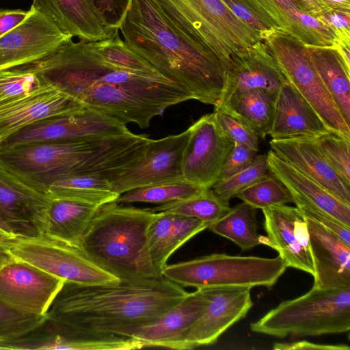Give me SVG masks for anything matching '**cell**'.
<instances>
[{"label":"cell","mask_w":350,"mask_h":350,"mask_svg":"<svg viewBox=\"0 0 350 350\" xmlns=\"http://www.w3.org/2000/svg\"><path fill=\"white\" fill-rule=\"evenodd\" d=\"M306 46L324 87L350 126V68L334 46Z\"/></svg>","instance_id":"f1b7e54d"},{"label":"cell","mask_w":350,"mask_h":350,"mask_svg":"<svg viewBox=\"0 0 350 350\" xmlns=\"http://www.w3.org/2000/svg\"><path fill=\"white\" fill-rule=\"evenodd\" d=\"M236 196L256 209L293 202L289 191L270 172L240 191Z\"/></svg>","instance_id":"74e56055"},{"label":"cell","mask_w":350,"mask_h":350,"mask_svg":"<svg viewBox=\"0 0 350 350\" xmlns=\"http://www.w3.org/2000/svg\"><path fill=\"white\" fill-rule=\"evenodd\" d=\"M31 8L79 41L108 39L118 31L107 23L90 0H33Z\"/></svg>","instance_id":"44dd1931"},{"label":"cell","mask_w":350,"mask_h":350,"mask_svg":"<svg viewBox=\"0 0 350 350\" xmlns=\"http://www.w3.org/2000/svg\"><path fill=\"white\" fill-rule=\"evenodd\" d=\"M315 140L328 163L350 183V140L333 132L317 137Z\"/></svg>","instance_id":"60d3db41"},{"label":"cell","mask_w":350,"mask_h":350,"mask_svg":"<svg viewBox=\"0 0 350 350\" xmlns=\"http://www.w3.org/2000/svg\"><path fill=\"white\" fill-rule=\"evenodd\" d=\"M332 132L301 94L286 82L278 94L271 139L313 137Z\"/></svg>","instance_id":"d4e9b609"},{"label":"cell","mask_w":350,"mask_h":350,"mask_svg":"<svg viewBox=\"0 0 350 350\" xmlns=\"http://www.w3.org/2000/svg\"><path fill=\"white\" fill-rule=\"evenodd\" d=\"M280 26L282 31L298 39L306 46H334V32L312 17L298 0H258Z\"/></svg>","instance_id":"4316f807"},{"label":"cell","mask_w":350,"mask_h":350,"mask_svg":"<svg viewBox=\"0 0 350 350\" xmlns=\"http://www.w3.org/2000/svg\"><path fill=\"white\" fill-rule=\"evenodd\" d=\"M189 136L188 128L180 134L150 139L142 157L111 180L114 191L120 195L138 187L184 180L181 163Z\"/></svg>","instance_id":"e0dca14e"},{"label":"cell","mask_w":350,"mask_h":350,"mask_svg":"<svg viewBox=\"0 0 350 350\" xmlns=\"http://www.w3.org/2000/svg\"><path fill=\"white\" fill-rule=\"evenodd\" d=\"M269 172L293 197L306 200L350 227V206L343 203L316 181L270 150L267 153Z\"/></svg>","instance_id":"484cf974"},{"label":"cell","mask_w":350,"mask_h":350,"mask_svg":"<svg viewBox=\"0 0 350 350\" xmlns=\"http://www.w3.org/2000/svg\"><path fill=\"white\" fill-rule=\"evenodd\" d=\"M293 200L296 206L306 218L313 220L332 231L350 245V227L306 200L297 197H293Z\"/></svg>","instance_id":"bcb514c9"},{"label":"cell","mask_w":350,"mask_h":350,"mask_svg":"<svg viewBox=\"0 0 350 350\" xmlns=\"http://www.w3.org/2000/svg\"><path fill=\"white\" fill-rule=\"evenodd\" d=\"M267 234L264 245L276 250L287 267L314 276L307 219L296 206L286 204L262 209Z\"/></svg>","instance_id":"d6986e66"},{"label":"cell","mask_w":350,"mask_h":350,"mask_svg":"<svg viewBox=\"0 0 350 350\" xmlns=\"http://www.w3.org/2000/svg\"><path fill=\"white\" fill-rule=\"evenodd\" d=\"M131 133L124 123L85 107L76 113L51 118L27 126L5 138L0 148L42 142L112 137Z\"/></svg>","instance_id":"8fae6325"},{"label":"cell","mask_w":350,"mask_h":350,"mask_svg":"<svg viewBox=\"0 0 350 350\" xmlns=\"http://www.w3.org/2000/svg\"><path fill=\"white\" fill-rule=\"evenodd\" d=\"M189 129L182 158L183 177L211 188L217 180L234 142L222 129L215 111L202 116Z\"/></svg>","instance_id":"7c38bea8"},{"label":"cell","mask_w":350,"mask_h":350,"mask_svg":"<svg viewBox=\"0 0 350 350\" xmlns=\"http://www.w3.org/2000/svg\"><path fill=\"white\" fill-rule=\"evenodd\" d=\"M256 155L254 150L234 143L217 181L226 180L239 172L248 165Z\"/></svg>","instance_id":"7dc6e473"},{"label":"cell","mask_w":350,"mask_h":350,"mask_svg":"<svg viewBox=\"0 0 350 350\" xmlns=\"http://www.w3.org/2000/svg\"><path fill=\"white\" fill-rule=\"evenodd\" d=\"M84 108L77 100L40 81L27 93L0 100V144L8 136L27 126L43 120L76 113Z\"/></svg>","instance_id":"ac0fdd59"},{"label":"cell","mask_w":350,"mask_h":350,"mask_svg":"<svg viewBox=\"0 0 350 350\" xmlns=\"http://www.w3.org/2000/svg\"><path fill=\"white\" fill-rule=\"evenodd\" d=\"M88 44L102 59L116 67L136 74L164 76L121 39L119 30L110 38Z\"/></svg>","instance_id":"d590c367"},{"label":"cell","mask_w":350,"mask_h":350,"mask_svg":"<svg viewBox=\"0 0 350 350\" xmlns=\"http://www.w3.org/2000/svg\"><path fill=\"white\" fill-rule=\"evenodd\" d=\"M7 249L12 257L67 282L92 285L121 280L95 263L81 247L44 234L36 237H16L7 245Z\"/></svg>","instance_id":"30bf717a"},{"label":"cell","mask_w":350,"mask_h":350,"mask_svg":"<svg viewBox=\"0 0 350 350\" xmlns=\"http://www.w3.org/2000/svg\"><path fill=\"white\" fill-rule=\"evenodd\" d=\"M328 9L350 10V0H319Z\"/></svg>","instance_id":"11a10c76"},{"label":"cell","mask_w":350,"mask_h":350,"mask_svg":"<svg viewBox=\"0 0 350 350\" xmlns=\"http://www.w3.org/2000/svg\"><path fill=\"white\" fill-rule=\"evenodd\" d=\"M269 172L267 154H257L248 165L228 178L215 182L211 189L218 198L229 202L240 191Z\"/></svg>","instance_id":"f35d334b"},{"label":"cell","mask_w":350,"mask_h":350,"mask_svg":"<svg viewBox=\"0 0 350 350\" xmlns=\"http://www.w3.org/2000/svg\"><path fill=\"white\" fill-rule=\"evenodd\" d=\"M51 198H68L96 206L114 202L119 196L111 181L96 176H74L58 180L47 188Z\"/></svg>","instance_id":"1f68e13d"},{"label":"cell","mask_w":350,"mask_h":350,"mask_svg":"<svg viewBox=\"0 0 350 350\" xmlns=\"http://www.w3.org/2000/svg\"><path fill=\"white\" fill-rule=\"evenodd\" d=\"M24 67L85 107L141 129L149 126L150 120L169 107L192 99L166 77L136 74L110 64L86 42L72 40Z\"/></svg>","instance_id":"6da1fadb"},{"label":"cell","mask_w":350,"mask_h":350,"mask_svg":"<svg viewBox=\"0 0 350 350\" xmlns=\"http://www.w3.org/2000/svg\"><path fill=\"white\" fill-rule=\"evenodd\" d=\"M142 348L141 343L132 338H66L43 329L25 346L26 349L43 350H131Z\"/></svg>","instance_id":"d6a6232c"},{"label":"cell","mask_w":350,"mask_h":350,"mask_svg":"<svg viewBox=\"0 0 350 350\" xmlns=\"http://www.w3.org/2000/svg\"><path fill=\"white\" fill-rule=\"evenodd\" d=\"M25 19L0 38V70L29 66L49 56L72 37L31 7Z\"/></svg>","instance_id":"5bb4252c"},{"label":"cell","mask_w":350,"mask_h":350,"mask_svg":"<svg viewBox=\"0 0 350 350\" xmlns=\"http://www.w3.org/2000/svg\"><path fill=\"white\" fill-rule=\"evenodd\" d=\"M207 228L208 225L200 219L174 214L172 226L163 250V260L167 262L177 249Z\"/></svg>","instance_id":"7bdbcfd3"},{"label":"cell","mask_w":350,"mask_h":350,"mask_svg":"<svg viewBox=\"0 0 350 350\" xmlns=\"http://www.w3.org/2000/svg\"><path fill=\"white\" fill-rule=\"evenodd\" d=\"M315 18L332 29L338 40H350V10L325 8Z\"/></svg>","instance_id":"c3c4849f"},{"label":"cell","mask_w":350,"mask_h":350,"mask_svg":"<svg viewBox=\"0 0 350 350\" xmlns=\"http://www.w3.org/2000/svg\"><path fill=\"white\" fill-rule=\"evenodd\" d=\"M51 198L0 164V219L16 237L44 234Z\"/></svg>","instance_id":"2e32d148"},{"label":"cell","mask_w":350,"mask_h":350,"mask_svg":"<svg viewBox=\"0 0 350 350\" xmlns=\"http://www.w3.org/2000/svg\"><path fill=\"white\" fill-rule=\"evenodd\" d=\"M206 189L185 180L166 182L130 189L120 194L114 202L118 204L145 202L159 205L191 198Z\"/></svg>","instance_id":"836d02e7"},{"label":"cell","mask_w":350,"mask_h":350,"mask_svg":"<svg viewBox=\"0 0 350 350\" xmlns=\"http://www.w3.org/2000/svg\"><path fill=\"white\" fill-rule=\"evenodd\" d=\"M206 298L201 288L187 295L154 322L142 327L131 338L144 347L176 349L183 335L204 311Z\"/></svg>","instance_id":"cb8c5ba5"},{"label":"cell","mask_w":350,"mask_h":350,"mask_svg":"<svg viewBox=\"0 0 350 350\" xmlns=\"http://www.w3.org/2000/svg\"><path fill=\"white\" fill-rule=\"evenodd\" d=\"M149 209L154 213L163 212L196 218L206 223L208 226L230 209L226 202L213 192L211 188L191 198L159 204Z\"/></svg>","instance_id":"e575fe53"},{"label":"cell","mask_w":350,"mask_h":350,"mask_svg":"<svg viewBox=\"0 0 350 350\" xmlns=\"http://www.w3.org/2000/svg\"><path fill=\"white\" fill-rule=\"evenodd\" d=\"M64 282L12 257L0 266V301L21 313L46 315Z\"/></svg>","instance_id":"4fadbf2b"},{"label":"cell","mask_w":350,"mask_h":350,"mask_svg":"<svg viewBox=\"0 0 350 350\" xmlns=\"http://www.w3.org/2000/svg\"><path fill=\"white\" fill-rule=\"evenodd\" d=\"M118 30L133 51L192 99L219 105L227 70L211 51L178 29L155 0H131Z\"/></svg>","instance_id":"3957f363"},{"label":"cell","mask_w":350,"mask_h":350,"mask_svg":"<svg viewBox=\"0 0 350 350\" xmlns=\"http://www.w3.org/2000/svg\"><path fill=\"white\" fill-rule=\"evenodd\" d=\"M0 349H5L3 345H0Z\"/></svg>","instance_id":"6f0895ef"},{"label":"cell","mask_w":350,"mask_h":350,"mask_svg":"<svg viewBox=\"0 0 350 350\" xmlns=\"http://www.w3.org/2000/svg\"><path fill=\"white\" fill-rule=\"evenodd\" d=\"M149 139L131 133L0 148V164L47 193L53 183L74 176H96L111 181L142 157Z\"/></svg>","instance_id":"277c9868"},{"label":"cell","mask_w":350,"mask_h":350,"mask_svg":"<svg viewBox=\"0 0 350 350\" xmlns=\"http://www.w3.org/2000/svg\"><path fill=\"white\" fill-rule=\"evenodd\" d=\"M233 14L256 31L261 40L280 26L258 0H221Z\"/></svg>","instance_id":"ab89813d"},{"label":"cell","mask_w":350,"mask_h":350,"mask_svg":"<svg viewBox=\"0 0 350 350\" xmlns=\"http://www.w3.org/2000/svg\"><path fill=\"white\" fill-rule=\"evenodd\" d=\"M273 349L277 350H301V349H320V350H349L346 345H321L306 340L290 343H275Z\"/></svg>","instance_id":"816d5d0a"},{"label":"cell","mask_w":350,"mask_h":350,"mask_svg":"<svg viewBox=\"0 0 350 350\" xmlns=\"http://www.w3.org/2000/svg\"><path fill=\"white\" fill-rule=\"evenodd\" d=\"M39 83L36 76L24 68L0 70V100L27 93Z\"/></svg>","instance_id":"ee69618b"},{"label":"cell","mask_w":350,"mask_h":350,"mask_svg":"<svg viewBox=\"0 0 350 350\" xmlns=\"http://www.w3.org/2000/svg\"><path fill=\"white\" fill-rule=\"evenodd\" d=\"M306 219L315 269L313 286H350V245L313 220Z\"/></svg>","instance_id":"7402d4cb"},{"label":"cell","mask_w":350,"mask_h":350,"mask_svg":"<svg viewBox=\"0 0 350 350\" xmlns=\"http://www.w3.org/2000/svg\"><path fill=\"white\" fill-rule=\"evenodd\" d=\"M169 19L228 72L261 38L221 0H155Z\"/></svg>","instance_id":"8992f818"},{"label":"cell","mask_w":350,"mask_h":350,"mask_svg":"<svg viewBox=\"0 0 350 350\" xmlns=\"http://www.w3.org/2000/svg\"><path fill=\"white\" fill-rule=\"evenodd\" d=\"M287 81L263 41H259L227 72L226 86L219 105L252 89H265L278 94Z\"/></svg>","instance_id":"603a6c76"},{"label":"cell","mask_w":350,"mask_h":350,"mask_svg":"<svg viewBox=\"0 0 350 350\" xmlns=\"http://www.w3.org/2000/svg\"><path fill=\"white\" fill-rule=\"evenodd\" d=\"M188 293L163 276L92 285L65 281L42 328L66 338H131Z\"/></svg>","instance_id":"7a4b0ae2"},{"label":"cell","mask_w":350,"mask_h":350,"mask_svg":"<svg viewBox=\"0 0 350 350\" xmlns=\"http://www.w3.org/2000/svg\"><path fill=\"white\" fill-rule=\"evenodd\" d=\"M278 94L265 89L245 91L216 107L247 124L259 138L269 135Z\"/></svg>","instance_id":"f546056e"},{"label":"cell","mask_w":350,"mask_h":350,"mask_svg":"<svg viewBox=\"0 0 350 350\" xmlns=\"http://www.w3.org/2000/svg\"><path fill=\"white\" fill-rule=\"evenodd\" d=\"M287 265L280 256H231L212 254L191 260L165 265L164 278L180 286L203 288L215 286H273Z\"/></svg>","instance_id":"ba28073f"},{"label":"cell","mask_w":350,"mask_h":350,"mask_svg":"<svg viewBox=\"0 0 350 350\" xmlns=\"http://www.w3.org/2000/svg\"><path fill=\"white\" fill-rule=\"evenodd\" d=\"M16 237L7 225L0 219V245L7 247Z\"/></svg>","instance_id":"db71d44e"},{"label":"cell","mask_w":350,"mask_h":350,"mask_svg":"<svg viewBox=\"0 0 350 350\" xmlns=\"http://www.w3.org/2000/svg\"><path fill=\"white\" fill-rule=\"evenodd\" d=\"M214 111L222 129L234 143L258 152L259 137L254 130L242 120L225 111Z\"/></svg>","instance_id":"f6af8a7d"},{"label":"cell","mask_w":350,"mask_h":350,"mask_svg":"<svg viewBox=\"0 0 350 350\" xmlns=\"http://www.w3.org/2000/svg\"><path fill=\"white\" fill-rule=\"evenodd\" d=\"M46 320V315L21 313L0 301V345L5 349L19 350L21 345L42 328Z\"/></svg>","instance_id":"8d00e7d4"},{"label":"cell","mask_w":350,"mask_h":350,"mask_svg":"<svg viewBox=\"0 0 350 350\" xmlns=\"http://www.w3.org/2000/svg\"><path fill=\"white\" fill-rule=\"evenodd\" d=\"M98 207L72 199L51 198L44 235L81 247Z\"/></svg>","instance_id":"83f0119b"},{"label":"cell","mask_w":350,"mask_h":350,"mask_svg":"<svg viewBox=\"0 0 350 350\" xmlns=\"http://www.w3.org/2000/svg\"><path fill=\"white\" fill-rule=\"evenodd\" d=\"M11 258L12 256L8 252L7 247L0 245V263L6 262Z\"/></svg>","instance_id":"9f6ffc18"},{"label":"cell","mask_w":350,"mask_h":350,"mask_svg":"<svg viewBox=\"0 0 350 350\" xmlns=\"http://www.w3.org/2000/svg\"><path fill=\"white\" fill-rule=\"evenodd\" d=\"M252 331L276 337L317 336L350 329V286L312 288L306 294L281 302L258 321Z\"/></svg>","instance_id":"52a82bcc"},{"label":"cell","mask_w":350,"mask_h":350,"mask_svg":"<svg viewBox=\"0 0 350 350\" xmlns=\"http://www.w3.org/2000/svg\"><path fill=\"white\" fill-rule=\"evenodd\" d=\"M269 145L271 150L281 159L350 206V183L328 163L319 148L315 137L271 139Z\"/></svg>","instance_id":"ffe728a7"},{"label":"cell","mask_w":350,"mask_h":350,"mask_svg":"<svg viewBox=\"0 0 350 350\" xmlns=\"http://www.w3.org/2000/svg\"><path fill=\"white\" fill-rule=\"evenodd\" d=\"M298 1L308 14L314 18L326 8L319 0H298Z\"/></svg>","instance_id":"f5cc1de1"},{"label":"cell","mask_w":350,"mask_h":350,"mask_svg":"<svg viewBox=\"0 0 350 350\" xmlns=\"http://www.w3.org/2000/svg\"><path fill=\"white\" fill-rule=\"evenodd\" d=\"M30 10H0V38L22 23Z\"/></svg>","instance_id":"f907efd6"},{"label":"cell","mask_w":350,"mask_h":350,"mask_svg":"<svg viewBox=\"0 0 350 350\" xmlns=\"http://www.w3.org/2000/svg\"><path fill=\"white\" fill-rule=\"evenodd\" d=\"M206 298L204 312L178 341L176 349L214 344L233 324L244 318L253 303L251 288L215 286L201 288Z\"/></svg>","instance_id":"9a60e30c"},{"label":"cell","mask_w":350,"mask_h":350,"mask_svg":"<svg viewBox=\"0 0 350 350\" xmlns=\"http://www.w3.org/2000/svg\"><path fill=\"white\" fill-rule=\"evenodd\" d=\"M208 228L230 239L242 250L265 243V237L258 232L256 208L245 202L230 208L221 217L211 224Z\"/></svg>","instance_id":"4dcf8cb0"},{"label":"cell","mask_w":350,"mask_h":350,"mask_svg":"<svg viewBox=\"0 0 350 350\" xmlns=\"http://www.w3.org/2000/svg\"><path fill=\"white\" fill-rule=\"evenodd\" d=\"M107 23L118 29L131 0H90Z\"/></svg>","instance_id":"681fc988"},{"label":"cell","mask_w":350,"mask_h":350,"mask_svg":"<svg viewBox=\"0 0 350 350\" xmlns=\"http://www.w3.org/2000/svg\"><path fill=\"white\" fill-rule=\"evenodd\" d=\"M156 213L115 202L100 206L81 247L98 265L120 279L161 278L154 269L147 230Z\"/></svg>","instance_id":"5b68a950"},{"label":"cell","mask_w":350,"mask_h":350,"mask_svg":"<svg viewBox=\"0 0 350 350\" xmlns=\"http://www.w3.org/2000/svg\"><path fill=\"white\" fill-rule=\"evenodd\" d=\"M174 214L158 212L147 230V243L152 265L160 276L167 265L163 253L167 235L172 226Z\"/></svg>","instance_id":"b9f144b4"},{"label":"cell","mask_w":350,"mask_h":350,"mask_svg":"<svg viewBox=\"0 0 350 350\" xmlns=\"http://www.w3.org/2000/svg\"><path fill=\"white\" fill-rule=\"evenodd\" d=\"M262 41L287 81L309 103L327 127L350 140V126L324 87L306 45L282 31L269 33Z\"/></svg>","instance_id":"9c48e42d"}]
</instances>
